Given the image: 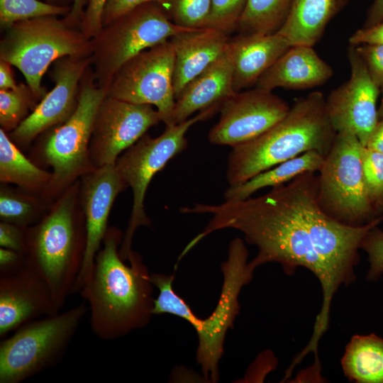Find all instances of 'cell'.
<instances>
[{"label": "cell", "instance_id": "e575fe53", "mask_svg": "<svg viewBox=\"0 0 383 383\" xmlns=\"http://www.w3.org/2000/svg\"><path fill=\"white\" fill-rule=\"evenodd\" d=\"M374 83L383 85V44L366 43L354 45Z\"/></svg>", "mask_w": 383, "mask_h": 383}, {"label": "cell", "instance_id": "e0dca14e", "mask_svg": "<svg viewBox=\"0 0 383 383\" xmlns=\"http://www.w3.org/2000/svg\"><path fill=\"white\" fill-rule=\"evenodd\" d=\"M127 184L114 165L95 168L79 179V202L85 218L86 248L72 294L79 292L89 279L96 255L108 230L113 204Z\"/></svg>", "mask_w": 383, "mask_h": 383}, {"label": "cell", "instance_id": "8d00e7d4", "mask_svg": "<svg viewBox=\"0 0 383 383\" xmlns=\"http://www.w3.org/2000/svg\"><path fill=\"white\" fill-rule=\"evenodd\" d=\"M27 228L13 223L1 221L0 246L25 255Z\"/></svg>", "mask_w": 383, "mask_h": 383}, {"label": "cell", "instance_id": "484cf974", "mask_svg": "<svg viewBox=\"0 0 383 383\" xmlns=\"http://www.w3.org/2000/svg\"><path fill=\"white\" fill-rule=\"evenodd\" d=\"M341 365L352 382L383 383V338L374 333L353 336Z\"/></svg>", "mask_w": 383, "mask_h": 383}, {"label": "cell", "instance_id": "ba28073f", "mask_svg": "<svg viewBox=\"0 0 383 383\" xmlns=\"http://www.w3.org/2000/svg\"><path fill=\"white\" fill-rule=\"evenodd\" d=\"M88 307L82 303L65 311L18 328L0 344V383H19L57 363Z\"/></svg>", "mask_w": 383, "mask_h": 383}, {"label": "cell", "instance_id": "603a6c76", "mask_svg": "<svg viewBox=\"0 0 383 383\" xmlns=\"http://www.w3.org/2000/svg\"><path fill=\"white\" fill-rule=\"evenodd\" d=\"M349 0H292L288 15L277 31L293 45L313 46L330 21Z\"/></svg>", "mask_w": 383, "mask_h": 383}, {"label": "cell", "instance_id": "9c48e42d", "mask_svg": "<svg viewBox=\"0 0 383 383\" xmlns=\"http://www.w3.org/2000/svg\"><path fill=\"white\" fill-rule=\"evenodd\" d=\"M219 108L220 105L211 106L181 123L167 126L156 138L145 134L116 160V168L133 192L131 215L119 248V255L123 260H128L133 251L131 245L136 229L151 225L144 201L152 179L172 157L186 149L189 129L197 122L212 116Z\"/></svg>", "mask_w": 383, "mask_h": 383}, {"label": "cell", "instance_id": "5bb4252c", "mask_svg": "<svg viewBox=\"0 0 383 383\" xmlns=\"http://www.w3.org/2000/svg\"><path fill=\"white\" fill-rule=\"evenodd\" d=\"M290 106L272 93L255 87L240 91L225 99L220 105L218 121L211 128L210 143L233 148L252 140L277 123Z\"/></svg>", "mask_w": 383, "mask_h": 383}, {"label": "cell", "instance_id": "f6af8a7d", "mask_svg": "<svg viewBox=\"0 0 383 383\" xmlns=\"http://www.w3.org/2000/svg\"><path fill=\"white\" fill-rule=\"evenodd\" d=\"M45 2L57 6H72L74 0H45Z\"/></svg>", "mask_w": 383, "mask_h": 383}, {"label": "cell", "instance_id": "8fae6325", "mask_svg": "<svg viewBox=\"0 0 383 383\" xmlns=\"http://www.w3.org/2000/svg\"><path fill=\"white\" fill-rule=\"evenodd\" d=\"M248 252L241 238L233 239L228 248V259L221 265L223 282L213 311L206 318L196 316L191 324L199 339L196 361L205 379L218 380V363L223 353L228 330L233 328L239 313L238 296L243 287L252 279L255 269L248 262Z\"/></svg>", "mask_w": 383, "mask_h": 383}, {"label": "cell", "instance_id": "f546056e", "mask_svg": "<svg viewBox=\"0 0 383 383\" xmlns=\"http://www.w3.org/2000/svg\"><path fill=\"white\" fill-rule=\"evenodd\" d=\"M72 6H57L39 0H0V25L7 29L13 23L46 16H66Z\"/></svg>", "mask_w": 383, "mask_h": 383}, {"label": "cell", "instance_id": "5b68a950", "mask_svg": "<svg viewBox=\"0 0 383 383\" xmlns=\"http://www.w3.org/2000/svg\"><path fill=\"white\" fill-rule=\"evenodd\" d=\"M6 30L0 60L21 71L38 100L46 94L41 81L51 64L63 57L91 55V39L57 16L18 21Z\"/></svg>", "mask_w": 383, "mask_h": 383}, {"label": "cell", "instance_id": "bcb514c9", "mask_svg": "<svg viewBox=\"0 0 383 383\" xmlns=\"http://www.w3.org/2000/svg\"><path fill=\"white\" fill-rule=\"evenodd\" d=\"M375 210L377 216L383 215V193L376 206Z\"/></svg>", "mask_w": 383, "mask_h": 383}, {"label": "cell", "instance_id": "ee69618b", "mask_svg": "<svg viewBox=\"0 0 383 383\" xmlns=\"http://www.w3.org/2000/svg\"><path fill=\"white\" fill-rule=\"evenodd\" d=\"M365 147L383 153V118L379 119Z\"/></svg>", "mask_w": 383, "mask_h": 383}, {"label": "cell", "instance_id": "d6986e66", "mask_svg": "<svg viewBox=\"0 0 383 383\" xmlns=\"http://www.w3.org/2000/svg\"><path fill=\"white\" fill-rule=\"evenodd\" d=\"M228 34L210 28H194L172 36L175 99L184 87L228 49Z\"/></svg>", "mask_w": 383, "mask_h": 383}, {"label": "cell", "instance_id": "7dc6e473", "mask_svg": "<svg viewBox=\"0 0 383 383\" xmlns=\"http://www.w3.org/2000/svg\"><path fill=\"white\" fill-rule=\"evenodd\" d=\"M380 90L382 91V100L380 106L377 109L379 119L383 118V85L381 87Z\"/></svg>", "mask_w": 383, "mask_h": 383}, {"label": "cell", "instance_id": "60d3db41", "mask_svg": "<svg viewBox=\"0 0 383 383\" xmlns=\"http://www.w3.org/2000/svg\"><path fill=\"white\" fill-rule=\"evenodd\" d=\"M88 0H74L71 11L64 20L71 26L80 29L81 23Z\"/></svg>", "mask_w": 383, "mask_h": 383}, {"label": "cell", "instance_id": "2e32d148", "mask_svg": "<svg viewBox=\"0 0 383 383\" xmlns=\"http://www.w3.org/2000/svg\"><path fill=\"white\" fill-rule=\"evenodd\" d=\"M348 57L350 78L330 93L326 108L336 133H353L365 147L379 121L377 101L380 88L372 81L354 45L349 47Z\"/></svg>", "mask_w": 383, "mask_h": 383}, {"label": "cell", "instance_id": "30bf717a", "mask_svg": "<svg viewBox=\"0 0 383 383\" xmlns=\"http://www.w3.org/2000/svg\"><path fill=\"white\" fill-rule=\"evenodd\" d=\"M362 147L353 133H337L318 172L320 208L337 221L351 226L365 225L378 217L365 183Z\"/></svg>", "mask_w": 383, "mask_h": 383}, {"label": "cell", "instance_id": "4316f807", "mask_svg": "<svg viewBox=\"0 0 383 383\" xmlns=\"http://www.w3.org/2000/svg\"><path fill=\"white\" fill-rule=\"evenodd\" d=\"M292 0H247L238 28L241 34H271L284 23Z\"/></svg>", "mask_w": 383, "mask_h": 383}, {"label": "cell", "instance_id": "d4e9b609", "mask_svg": "<svg viewBox=\"0 0 383 383\" xmlns=\"http://www.w3.org/2000/svg\"><path fill=\"white\" fill-rule=\"evenodd\" d=\"M52 179L48 172L32 162L18 150L6 133L0 129V182L14 184L21 189L42 196Z\"/></svg>", "mask_w": 383, "mask_h": 383}, {"label": "cell", "instance_id": "52a82bcc", "mask_svg": "<svg viewBox=\"0 0 383 383\" xmlns=\"http://www.w3.org/2000/svg\"><path fill=\"white\" fill-rule=\"evenodd\" d=\"M191 29L174 23L157 2L137 6L103 26L91 39V66L96 82L108 89L113 75L130 59Z\"/></svg>", "mask_w": 383, "mask_h": 383}, {"label": "cell", "instance_id": "83f0119b", "mask_svg": "<svg viewBox=\"0 0 383 383\" xmlns=\"http://www.w3.org/2000/svg\"><path fill=\"white\" fill-rule=\"evenodd\" d=\"M48 203L40 195L2 185L0 189L1 221L28 228L45 214L50 206Z\"/></svg>", "mask_w": 383, "mask_h": 383}, {"label": "cell", "instance_id": "836d02e7", "mask_svg": "<svg viewBox=\"0 0 383 383\" xmlns=\"http://www.w3.org/2000/svg\"><path fill=\"white\" fill-rule=\"evenodd\" d=\"M360 248L368 255L367 279L377 280L383 274V231L378 226L372 228L362 240Z\"/></svg>", "mask_w": 383, "mask_h": 383}, {"label": "cell", "instance_id": "ac0fdd59", "mask_svg": "<svg viewBox=\"0 0 383 383\" xmlns=\"http://www.w3.org/2000/svg\"><path fill=\"white\" fill-rule=\"evenodd\" d=\"M51 294L44 282L26 265L0 276V337L32 321L55 314Z\"/></svg>", "mask_w": 383, "mask_h": 383}, {"label": "cell", "instance_id": "3957f363", "mask_svg": "<svg viewBox=\"0 0 383 383\" xmlns=\"http://www.w3.org/2000/svg\"><path fill=\"white\" fill-rule=\"evenodd\" d=\"M79 190V179L27 228L25 265L48 287L57 313L72 294L85 252V218Z\"/></svg>", "mask_w": 383, "mask_h": 383}, {"label": "cell", "instance_id": "6da1fadb", "mask_svg": "<svg viewBox=\"0 0 383 383\" xmlns=\"http://www.w3.org/2000/svg\"><path fill=\"white\" fill-rule=\"evenodd\" d=\"M318 174L302 173L257 197L195 204L180 208L183 213L211 215L204 229L186 246L190 250L209 234L225 228L241 232L257 248L250 262L255 270L277 262L287 274L303 267L319 280L323 304L308 343L316 348L329 323L331 304L338 288L355 279L359 249L367 233L383 222V215L360 226L341 223L328 216L317 201Z\"/></svg>", "mask_w": 383, "mask_h": 383}, {"label": "cell", "instance_id": "7c38bea8", "mask_svg": "<svg viewBox=\"0 0 383 383\" xmlns=\"http://www.w3.org/2000/svg\"><path fill=\"white\" fill-rule=\"evenodd\" d=\"M174 59L170 40L140 52L124 63L113 75L106 96L155 106L162 121L168 126L175 103Z\"/></svg>", "mask_w": 383, "mask_h": 383}, {"label": "cell", "instance_id": "9a60e30c", "mask_svg": "<svg viewBox=\"0 0 383 383\" xmlns=\"http://www.w3.org/2000/svg\"><path fill=\"white\" fill-rule=\"evenodd\" d=\"M90 66L91 56L57 60L50 74L55 87L9 133L11 140L16 145H28L40 134L65 122L77 106L81 82Z\"/></svg>", "mask_w": 383, "mask_h": 383}, {"label": "cell", "instance_id": "7402d4cb", "mask_svg": "<svg viewBox=\"0 0 383 383\" xmlns=\"http://www.w3.org/2000/svg\"><path fill=\"white\" fill-rule=\"evenodd\" d=\"M333 75V70L312 46H291L258 79L255 87L272 91L282 87L304 89L320 86Z\"/></svg>", "mask_w": 383, "mask_h": 383}, {"label": "cell", "instance_id": "1f68e13d", "mask_svg": "<svg viewBox=\"0 0 383 383\" xmlns=\"http://www.w3.org/2000/svg\"><path fill=\"white\" fill-rule=\"evenodd\" d=\"M247 0H211L206 28L227 34L238 28Z\"/></svg>", "mask_w": 383, "mask_h": 383}, {"label": "cell", "instance_id": "ffe728a7", "mask_svg": "<svg viewBox=\"0 0 383 383\" xmlns=\"http://www.w3.org/2000/svg\"><path fill=\"white\" fill-rule=\"evenodd\" d=\"M235 93L233 57L228 45L226 51L189 82L177 96L168 126L181 123L196 111L220 105Z\"/></svg>", "mask_w": 383, "mask_h": 383}, {"label": "cell", "instance_id": "d6a6232c", "mask_svg": "<svg viewBox=\"0 0 383 383\" xmlns=\"http://www.w3.org/2000/svg\"><path fill=\"white\" fill-rule=\"evenodd\" d=\"M362 161L365 183L375 209L383 193V153L363 146Z\"/></svg>", "mask_w": 383, "mask_h": 383}, {"label": "cell", "instance_id": "4fadbf2b", "mask_svg": "<svg viewBox=\"0 0 383 383\" xmlns=\"http://www.w3.org/2000/svg\"><path fill=\"white\" fill-rule=\"evenodd\" d=\"M160 121L161 116L152 106L106 96L97 110L89 145L94 167L114 165L125 150Z\"/></svg>", "mask_w": 383, "mask_h": 383}, {"label": "cell", "instance_id": "277c9868", "mask_svg": "<svg viewBox=\"0 0 383 383\" xmlns=\"http://www.w3.org/2000/svg\"><path fill=\"white\" fill-rule=\"evenodd\" d=\"M337 133L321 91L297 99L287 115L269 130L232 148L226 178L230 186L241 184L256 174L304 152L315 150L325 157Z\"/></svg>", "mask_w": 383, "mask_h": 383}, {"label": "cell", "instance_id": "74e56055", "mask_svg": "<svg viewBox=\"0 0 383 383\" xmlns=\"http://www.w3.org/2000/svg\"><path fill=\"white\" fill-rule=\"evenodd\" d=\"M157 2L162 0H107L102 15L103 26L143 4Z\"/></svg>", "mask_w": 383, "mask_h": 383}, {"label": "cell", "instance_id": "7a4b0ae2", "mask_svg": "<svg viewBox=\"0 0 383 383\" xmlns=\"http://www.w3.org/2000/svg\"><path fill=\"white\" fill-rule=\"evenodd\" d=\"M123 236L118 228H108L91 274L79 292L89 304L91 331L104 340L145 327L153 315L150 274L133 250L130 265L125 264L118 248Z\"/></svg>", "mask_w": 383, "mask_h": 383}, {"label": "cell", "instance_id": "8992f818", "mask_svg": "<svg viewBox=\"0 0 383 383\" xmlns=\"http://www.w3.org/2000/svg\"><path fill=\"white\" fill-rule=\"evenodd\" d=\"M107 89L96 82L91 66L81 82L77 106L63 123L53 128L40 147L43 162L52 168V179L42 195L55 201L85 174L95 169L89 145L95 116Z\"/></svg>", "mask_w": 383, "mask_h": 383}, {"label": "cell", "instance_id": "44dd1931", "mask_svg": "<svg viewBox=\"0 0 383 383\" xmlns=\"http://www.w3.org/2000/svg\"><path fill=\"white\" fill-rule=\"evenodd\" d=\"M233 89L255 85L260 77L291 47L279 33L241 34L231 39Z\"/></svg>", "mask_w": 383, "mask_h": 383}, {"label": "cell", "instance_id": "7bdbcfd3", "mask_svg": "<svg viewBox=\"0 0 383 383\" xmlns=\"http://www.w3.org/2000/svg\"><path fill=\"white\" fill-rule=\"evenodd\" d=\"M18 87L11 69V65L0 60V89H14Z\"/></svg>", "mask_w": 383, "mask_h": 383}, {"label": "cell", "instance_id": "f1b7e54d", "mask_svg": "<svg viewBox=\"0 0 383 383\" xmlns=\"http://www.w3.org/2000/svg\"><path fill=\"white\" fill-rule=\"evenodd\" d=\"M38 101L28 84L14 89H0V125L6 133L13 131L36 106Z\"/></svg>", "mask_w": 383, "mask_h": 383}, {"label": "cell", "instance_id": "cb8c5ba5", "mask_svg": "<svg viewBox=\"0 0 383 383\" xmlns=\"http://www.w3.org/2000/svg\"><path fill=\"white\" fill-rule=\"evenodd\" d=\"M324 158V155L315 150L304 152L263 171L241 184L229 186L224 193L225 201L243 200L259 189L281 185L302 173L318 172Z\"/></svg>", "mask_w": 383, "mask_h": 383}, {"label": "cell", "instance_id": "ab89813d", "mask_svg": "<svg viewBox=\"0 0 383 383\" xmlns=\"http://www.w3.org/2000/svg\"><path fill=\"white\" fill-rule=\"evenodd\" d=\"M349 43L352 45L366 43L383 44V21L367 28L357 30L350 38Z\"/></svg>", "mask_w": 383, "mask_h": 383}, {"label": "cell", "instance_id": "b9f144b4", "mask_svg": "<svg viewBox=\"0 0 383 383\" xmlns=\"http://www.w3.org/2000/svg\"><path fill=\"white\" fill-rule=\"evenodd\" d=\"M383 21V0H374L367 13L363 28L374 26Z\"/></svg>", "mask_w": 383, "mask_h": 383}, {"label": "cell", "instance_id": "4dcf8cb0", "mask_svg": "<svg viewBox=\"0 0 383 383\" xmlns=\"http://www.w3.org/2000/svg\"><path fill=\"white\" fill-rule=\"evenodd\" d=\"M211 0H162L161 5L170 20L182 27L206 28Z\"/></svg>", "mask_w": 383, "mask_h": 383}, {"label": "cell", "instance_id": "f35d334b", "mask_svg": "<svg viewBox=\"0 0 383 383\" xmlns=\"http://www.w3.org/2000/svg\"><path fill=\"white\" fill-rule=\"evenodd\" d=\"M25 265V255L17 251L0 248V275H9L21 270Z\"/></svg>", "mask_w": 383, "mask_h": 383}, {"label": "cell", "instance_id": "d590c367", "mask_svg": "<svg viewBox=\"0 0 383 383\" xmlns=\"http://www.w3.org/2000/svg\"><path fill=\"white\" fill-rule=\"evenodd\" d=\"M107 0H88L80 26V30L89 39L102 29V15Z\"/></svg>", "mask_w": 383, "mask_h": 383}]
</instances>
